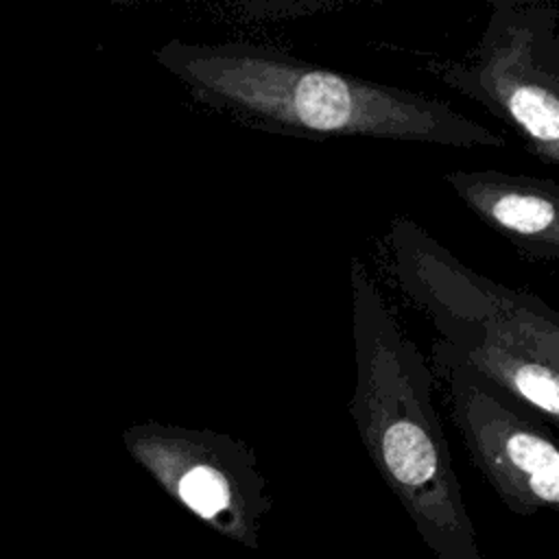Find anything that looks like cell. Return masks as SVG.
<instances>
[{"mask_svg": "<svg viewBox=\"0 0 559 559\" xmlns=\"http://www.w3.org/2000/svg\"><path fill=\"white\" fill-rule=\"evenodd\" d=\"M153 57L199 107L262 133L454 148L507 144L502 133L441 98L310 63L266 44L173 37Z\"/></svg>", "mask_w": 559, "mask_h": 559, "instance_id": "1", "label": "cell"}, {"mask_svg": "<svg viewBox=\"0 0 559 559\" xmlns=\"http://www.w3.org/2000/svg\"><path fill=\"white\" fill-rule=\"evenodd\" d=\"M349 415L371 465L437 559H483L432 404V369L358 255L349 258Z\"/></svg>", "mask_w": 559, "mask_h": 559, "instance_id": "2", "label": "cell"}, {"mask_svg": "<svg viewBox=\"0 0 559 559\" xmlns=\"http://www.w3.org/2000/svg\"><path fill=\"white\" fill-rule=\"evenodd\" d=\"M391 277L430 321L432 365H459L548 428L559 424V312L463 264L408 216L386 231Z\"/></svg>", "mask_w": 559, "mask_h": 559, "instance_id": "3", "label": "cell"}, {"mask_svg": "<svg viewBox=\"0 0 559 559\" xmlns=\"http://www.w3.org/2000/svg\"><path fill=\"white\" fill-rule=\"evenodd\" d=\"M421 68L485 107L548 166L559 164V9L548 0H491L467 55Z\"/></svg>", "mask_w": 559, "mask_h": 559, "instance_id": "4", "label": "cell"}, {"mask_svg": "<svg viewBox=\"0 0 559 559\" xmlns=\"http://www.w3.org/2000/svg\"><path fill=\"white\" fill-rule=\"evenodd\" d=\"M131 459L221 537L258 550L273 496L253 450L225 432L166 421L124 428Z\"/></svg>", "mask_w": 559, "mask_h": 559, "instance_id": "5", "label": "cell"}, {"mask_svg": "<svg viewBox=\"0 0 559 559\" xmlns=\"http://www.w3.org/2000/svg\"><path fill=\"white\" fill-rule=\"evenodd\" d=\"M445 389L452 419L469 461L515 515L555 511L559 504V450L555 432L474 371L432 365Z\"/></svg>", "mask_w": 559, "mask_h": 559, "instance_id": "6", "label": "cell"}, {"mask_svg": "<svg viewBox=\"0 0 559 559\" xmlns=\"http://www.w3.org/2000/svg\"><path fill=\"white\" fill-rule=\"evenodd\" d=\"M452 194L522 258L559 262V186L555 179L496 168L450 170Z\"/></svg>", "mask_w": 559, "mask_h": 559, "instance_id": "7", "label": "cell"}]
</instances>
